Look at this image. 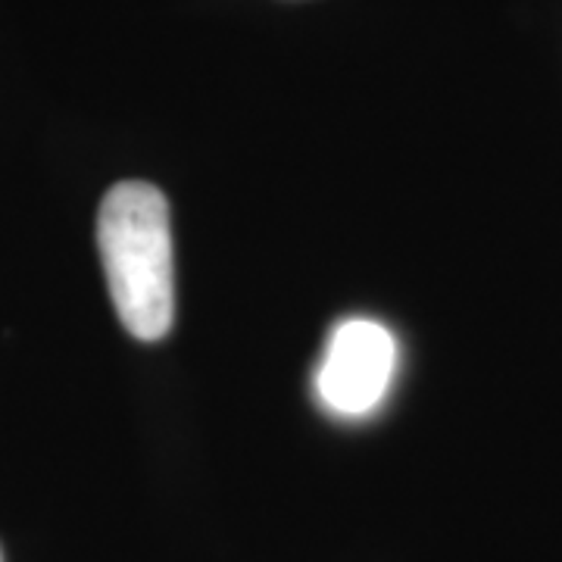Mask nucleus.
Masks as SVG:
<instances>
[{"instance_id":"1","label":"nucleus","mask_w":562,"mask_h":562,"mask_svg":"<svg viewBox=\"0 0 562 562\" xmlns=\"http://www.w3.org/2000/svg\"><path fill=\"white\" fill-rule=\"evenodd\" d=\"M98 250L110 301L125 331L160 341L176 319V262L169 203L147 181H120L98 213Z\"/></svg>"},{"instance_id":"2","label":"nucleus","mask_w":562,"mask_h":562,"mask_svg":"<svg viewBox=\"0 0 562 562\" xmlns=\"http://www.w3.org/2000/svg\"><path fill=\"white\" fill-rule=\"evenodd\" d=\"M397 375V338L375 319L338 322L316 366V401L341 419H366L387 397Z\"/></svg>"}]
</instances>
